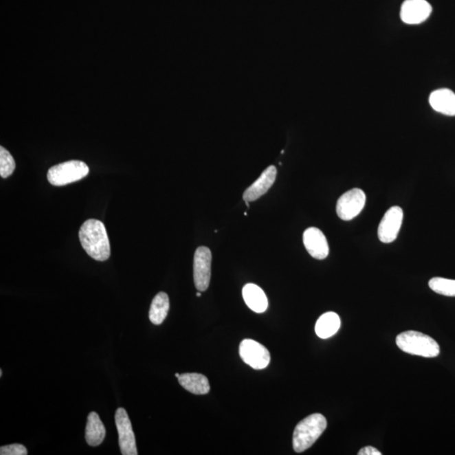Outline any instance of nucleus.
Listing matches in <instances>:
<instances>
[{
	"mask_svg": "<svg viewBox=\"0 0 455 455\" xmlns=\"http://www.w3.org/2000/svg\"><path fill=\"white\" fill-rule=\"evenodd\" d=\"M82 247L91 258L105 262L111 256V245L105 225L100 220L88 219L80 227Z\"/></svg>",
	"mask_w": 455,
	"mask_h": 455,
	"instance_id": "nucleus-1",
	"label": "nucleus"
},
{
	"mask_svg": "<svg viewBox=\"0 0 455 455\" xmlns=\"http://www.w3.org/2000/svg\"><path fill=\"white\" fill-rule=\"evenodd\" d=\"M327 421L322 414L315 413L302 420L294 429L293 447L297 453L307 450L326 430Z\"/></svg>",
	"mask_w": 455,
	"mask_h": 455,
	"instance_id": "nucleus-2",
	"label": "nucleus"
},
{
	"mask_svg": "<svg viewBox=\"0 0 455 455\" xmlns=\"http://www.w3.org/2000/svg\"><path fill=\"white\" fill-rule=\"evenodd\" d=\"M397 344L403 352L423 357L439 355L438 342L429 335L415 331H408L397 335Z\"/></svg>",
	"mask_w": 455,
	"mask_h": 455,
	"instance_id": "nucleus-3",
	"label": "nucleus"
},
{
	"mask_svg": "<svg viewBox=\"0 0 455 455\" xmlns=\"http://www.w3.org/2000/svg\"><path fill=\"white\" fill-rule=\"evenodd\" d=\"M89 171L85 162L69 160L51 167L47 173V180L53 186H66L87 177Z\"/></svg>",
	"mask_w": 455,
	"mask_h": 455,
	"instance_id": "nucleus-4",
	"label": "nucleus"
},
{
	"mask_svg": "<svg viewBox=\"0 0 455 455\" xmlns=\"http://www.w3.org/2000/svg\"><path fill=\"white\" fill-rule=\"evenodd\" d=\"M366 203V195L363 190L353 188L342 194L337 203L338 217L344 221H350L359 216Z\"/></svg>",
	"mask_w": 455,
	"mask_h": 455,
	"instance_id": "nucleus-5",
	"label": "nucleus"
},
{
	"mask_svg": "<svg viewBox=\"0 0 455 455\" xmlns=\"http://www.w3.org/2000/svg\"><path fill=\"white\" fill-rule=\"evenodd\" d=\"M115 426L119 437V446L123 455H137L135 435L133 430L131 421L124 408H118L115 414Z\"/></svg>",
	"mask_w": 455,
	"mask_h": 455,
	"instance_id": "nucleus-6",
	"label": "nucleus"
},
{
	"mask_svg": "<svg viewBox=\"0 0 455 455\" xmlns=\"http://www.w3.org/2000/svg\"><path fill=\"white\" fill-rule=\"evenodd\" d=\"M212 253L206 246H200L194 255V283L197 290L204 292L210 287L211 279Z\"/></svg>",
	"mask_w": 455,
	"mask_h": 455,
	"instance_id": "nucleus-7",
	"label": "nucleus"
},
{
	"mask_svg": "<svg viewBox=\"0 0 455 455\" xmlns=\"http://www.w3.org/2000/svg\"><path fill=\"white\" fill-rule=\"evenodd\" d=\"M240 356L246 364L257 370L267 368L271 360L269 351L252 339H245L241 342Z\"/></svg>",
	"mask_w": 455,
	"mask_h": 455,
	"instance_id": "nucleus-8",
	"label": "nucleus"
},
{
	"mask_svg": "<svg viewBox=\"0 0 455 455\" xmlns=\"http://www.w3.org/2000/svg\"><path fill=\"white\" fill-rule=\"evenodd\" d=\"M404 212L398 206L390 208L386 212L380 222L378 229V236L382 243H392L398 236L402 225Z\"/></svg>",
	"mask_w": 455,
	"mask_h": 455,
	"instance_id": "nucleus-9",
	"label": "nucleus"
},
{
	"mask_svg": "<svg viewBox=\"0 0 455 455\" xmlns=\"http://www.w3.org/2000/svg\"><path fill=\"white\" fill-rule=\"evenodd\" d=\"M432 6L426 0H406L402 3L401 19L408 25L423 23L430 16Z\"/></svg>",
	"mask_w": 455,
	"mask_h": 455,
	"instance_id": "nucleus-10",
	"label": "nucleus"
},
{
	"mask_svg": "<svg viewBox=\"0 0 455 455\" xmlns=\"http://www.w3.org/2000/svg\"><path fill=\"white\" fill-rule=\"evenodd\" d=\"M304 245L309 254L317 260L326 259L329 255V245L322 231L318 228H309L303 236Z\"/></svg>",
	"mask_w": 455,
	"mask_h": 455,
	"instance_id": "nucleus-11",
	"label": "nucleus"
},
{
	"mask_svg": "<svg viewBox=\"0 0 455 455\" xmlns=\"http://www.w3.org/2000/svg\"><path fill=\"white\" fill-rule=\"evenodd\" d=\"M277 177V169L274 166L267 167L260 177L251 186L245 190L243 195L245 201H254L265 193L274 184Z\"/></svg>",
	"mask_w": 455,
	"mask_h": 455,
	"instance_id": "nucleus-12",
	"label": "nucleus"
},
{
	"mask_svg": "<svg viewBox=\"0 0 455 455\" xmlns=\"http://www.w3.org/2000/svg\"><path fill=\"white\" fill-rule=\"evenodd\" d=\"M432 109L446 115H455V94L449 89H440L432 93L429 97Z\"/></svg>",
	"mask_w": 455,
	"mask_h": 455,
	"instance_id": "nucleus-13",
	"label": "nucleus"
},
{
	"mask_svg": "<svg viewBox=\"0 0 455 455\" xmlns=\"http://www.w3.org/2000/svg\"><path fill=\"white\" fill-rule=\"evenodd\" d=\"M242 294H243L246 305L252 311L256 313H263L267 311V297L260 287L253 285V283H248L244 287Z\"/></svg>",
	"mask_w": 455,
	"mask_h": 455,
	"instance_id": "nucleus-14",
	"label": "nucleus"
},
{
	"mask_svg": "<svg viewBox=\"0 0 455 455\" xmlns=\"http://www.w3.org/2000/svg\"><path fill=\"white\" fill-rule=\"evenodd\" d=\"M106 437V428L100 420L98 414L91 412L87 417L85 428V440L89 446L96 447L102 445Z\"/></svg>",
	"mask_w": 455,
	"mask_h": 455,
	"instance_id": "nucleus-15",
	"label": "nucleus"
},
{
	"mask_svg": "<svg viewBox=\"0 0 455 455\" xmlns=\"http://www.w3.org/2000/svg\"><path fill=\"white\" fill-rule=\"evenodd\" d=\"M177 379L185 390L194 395H206L210 392V382L206 376L197 373H186L180 375Z\"/></svg>",
	"mask_w": 455,
	"mask_h": 455,
	"instance_id": "nucleus-16",
	"label": "nucleus"
},
{
	"mask_svg": "<svg viewBox=\"0 0 455 455\" xmlns=\"http://www.w3.org/2000/svg\"><path fill=\"white\" fill-rule=\"evenodd\" d=\"M340 327L341 320L337 313L327 312L317 320L315 333L320 338L327 339L337 333Z\"/></svg>",
	"mask_w": 455,
	"mask_h": 455,
	"instance_id": "nucleus-17",
	"label": "nucleus"
},
{
	"mask_svg": "<svg viewBox=\"0 0 455 455\" xmlns=\"http://www.w3.org/2000/svg\"><path fill=\"white\" fill-rule=\"evenodd\" d=\"M169 309L170 300L167 293H159L152 301L151 309H149V320L156 326L162 324L166 318Z\"/></svg>",
	"mask_w": 455,
	"mask_h": 455,
	"instance_id": "nucleus-18",
	"label": "nucleus"
},
{
	"mask_svg": "<svg viewBox=\"0 0 455 455\" xmlns=\"http://www.w3.org/2000/svg\"><path fill=\"white\" fill-rule=\"evenodd\" d=\"M429 288L441 296L455 297V280L443 278H432L428 282Z\"/></svg>",
	"mask_w": 455,
	"mask_h": 455,
	"instance_id": "nucleus-19",
	"label": "nucleus"
},
{
	"mask_svg": "<svg viewBox=\"0 0 455 455\" xmlns=\"http://www.w3.org/2000/svg\"><path fill=\"white\" fill-rule=\"evenodd\" d=\"M16 170V162L13 156L6 148L0 147V175L2 178H8Z\"/></svg>",
	"mask_w": 455,
	"mask_h": 455,
	"instance_id": "nucleus-20",
	"label": "nucleus"
},
{
	"mask_svg": "<svg viewBox=\"0 0 455 455\" xmlns=\"http://www.w3.org/2000/svg\"><path fill=\"white\" fill-rule=\"evenodd\" d=\"M27 447L20 443H14V445L0 447V454L1 455H27Z\"/></svg>",
	"mask_w": 455,
	"mask_h": 455,
	"instance_id": "nucleus-21",
	"label": "nucleus"
},
{
	"mask_svg": "<svg viewBox=\"0 0 455 455\" xmlns=\"http://www.w3.org/2000/svg\"><path fill=\"white\" fill-rule=\"evenodd\" d=\"M359 455H381L382 454L375 447L372 446H368L364 447V449L360 450Z\"/></svg>",
	"mask_w": 455,
	"mask_h": 455,
	"instance_id": "nucleus-22",
	"label": "nucleus"
},
{
	"mask_svg": "<svg viewBox=\"0 0 455 455\" xmlns=\"http://www.w3.org/2000/svg\"><path fill=\"white\" fill-rule=\"evenodd\" d=\"M197 297H201V293H200V291H199V292H197Z\"/></svg>",
	"mask_w": 455,
	"mask_h": 455,
	"instance_id": "nucleus-23",
	"label": "nucleus"
},
{
	"mask_svg": "<svg viewBox=\"0 0 455 455\" xmlns=\"http://www.w3.org/2000/svg\"><path fill=\"white\" fill-rule=\"evenodd\" d=\"M2 375H3L2 369H0V376L2 377Z\"/></svg>",
	"mask_w": 455,
	"mask_h": 455,
	"instance_id": "nucleus-24",
	"label": "nucleus"
},
{
	"mask_svg": "<svg viewBox=\"0 0 455 455\" xmlns=\"http://www.w3.org/2000/svg\"><path fill=\"white\" fill-rule=\"evenodd\" d=\"M175 377H177V378H178V377L180 376V375H179L178 373H177V374H175Z\"/></svg>",
	"mask_w": 455,
	"mask_h": 455,
	"instance_id": "nucleus-25",
	"label": "nucleus"
}]
</instances>
